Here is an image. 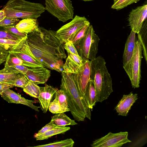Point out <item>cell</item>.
<instances>
[{
	"instance_id": "b9f144b4",
	"label": "cell",
	"mask_w": 147,
	"mask_h": 147,
	"mask_svg": "<svg viewBox=\"0 0 147 147\" xmlns=\"http://www.w3.org/2000/svg\"><path fill=\"white\" fill-rule=\"evenodd\" d=\"M9 53V51L3 47H0V54L7 55Z\"/></svg>"
},
{
	"instance_id": "ffe728a7",
	"label": "cell",
	"mask_w": 147,
	"mask_h": 147,
	"mask_svg": "<svg viewBox=\"0 0 147 147\" xmlns=\"http://www.w3.org/2000/svg\"><path fill=\"white\" fill-rule=\"evenodd\" d=\"M19 73L13 67L5 65L3 69L0 70V83L13 85L17 75Z\"/></svg>"
},
{
	"instance_id": "83f0119b",
	"label": "cell",
	"mask_w": 147,
	"mask_h": 147,
	"mask_svg": "<svg viewBox=\"0 0 147 147\" xmlns=\"http://www.w3.org/2000/svg\"><path fill=\"white\" fill-rule=\"evenodd\" d=\"M17 65L25 66L24 62L22 60L14 54L9 53L6 58L5 65L8 67H13Z\"/></svg>"
},
{
	"instance_id": "9c48e42d",
	"label": "cell",
	"mask_w": 147,
	"mask_h": 147,
	"mask_svg": "<svg viewBox=\"0 0 147 147\" xmlns=\"http://www.w3.org/2000/svg\"><path fill=\"white\" fill-rule=\"evenodd\" d=\"M128 132L116 133L109 132L108 134L95 140L91 145L92 147H120L131 141L128 138Z\"/></svg>"
},
{
	"instance_id": "1f68e13d",
	"label": "cell",
	"mask_w": 147,
	"mask_h": 147,
	"mask_svg": "<svg viewBox=\"0 0 147 147\" xmlns=\"http://www.w3.org/2000/svg\"><path fill=\"white\" fill-rule=\"evenodd\" d=\"M20 41L0 38V47L9 51Z\"/></svg>"
},
{
	"instance_id": "ab89813d",
	"label": "cell",
	"mask_w": 147,
	"mask_h": 147,
	"mask_svg": "<svg viewBox=\"0 0 147 147\" xmlns=\"http://www.w3.org/2000/svg\"><path fill=\"white\" fill-rule=\"evenodd\" d=\"M14 86L13 85L11 84L0 83V95L1 96L6 90L13 88Z\"/></svg>"
},
{
	"instance_id": "9a60e30c",
	"label": "cell",
	"mask_w": 147,
	"mask_h": 147,
	"mask_svg": "<svg viewBox=\"0 0 147 147\" xmlns=\"http://www.w3.org/2000/svg\"><path fill=\"white\" fill-rule=\"evenodd\" d=\"M24 74L28 80L37 85L45 84L47 81L50 76L51 71L44 67H37L29 68Z\"/></svg>"
},
{
	"instance_id": "f1b7e54d",
	"label": "cell",
	"mask_w": 147,
	"mask_h": 147,
	"mask_svg": "<svg viewBox=\"0 0 147 147\" xmlns=\"http://www.w3.org/2000/svg\"><path fill=\"white\" fill-rule=\"evenodd\" d=\"M140 0H114L111 8L119 10L122 9L129 5L136 3Z\"/></svg>"
},
{
	"instance_id": "4316f807",
	"label": "cell",
	"mask_w": 147,
	"mask_h": 147,
	"mask_svg": "<svg viewBox=\"0 0 147 147\" xmlns=\"http://www.w3.org/2000/svg\"><path fill=\"white\" fill-rule=\"evenodd\" d=\"M55 94V97L58 101L62 109V112L69 111L66 96L64 91L61 89L57 90Z\"/></svg>"
},
{
	"instance_id": "484cf974",
	"label": "cell",
	"mask_w": 147,
	"mask_h": 147,
	"mask_svg": "<svg viewBox=\"0 0 147 147\" xmlns=\"http://www.w3.org/2000/svg\"><path fill=\"white\" fill-rule=\"evenodd\" d=\"M74 142L71 138L35 146L37 147H72Z\"/></svg>"
},
{
	"instance_id": "7c38bea8",
	"label": "cell",
	"mask_w": 147,
	"mask_h": 147,
	"mask_svg": "<svg viewBox=\"0 0 147 147\" xmlns=\"http://www.w3.org/2000/svg\"><path fill=\"white\" fill-rule=\"evenodd\" d=\"M147 16L146 2L143 5L132 9L128 16V21L131 30L138 34Z\"/></svg>"
},
{
	"instance_id": "6da1fadb",
	"label": "cell",
	"mask_w": 147,
	"mask_h": 147,
	"mask_svg": "<svg viewBox=\"0 0 147 147\" xmlns=\"http://www.w3.org/2000/svg\"><path fill=\"white\" fill-rule=\"evenodd\" d=\"M27 41L34 57L43 67L61 71L66 57L63 42L56 32L40 27L28 34Z\"/></svg>"
},
{
	"instance_id": "e0dca14e",
	"label": "cell",
	"mask_w": 147,
	"mask_h": 147,
	"mask_svg": "<svg viewBox=\"0 0 147 147\" xmlns=\"http://www.w3.org/2000/svg\"><path fill=\"white\" fill-rule=\"evenodd\" d=\"M138 98V94L131 92L127 95H123L115 109L118 115L126 116L131 107Z\"/></svg>"
},
{
	"instance_id": "ac0fdd59",
	"label": "cell",
	"mask_w": 147,
	"mask_h": 147,
	"mask_svg": "<svg viewBox=\"0 0 147 147\" xmlns=\"http://www.w3.org/2000/svg\"><path fill=\"white\" fill-rule=\"evenodd\" d=\"M40 93L38 98L43 112L46 113L48 109L50 102L53 96L58 90L57 88L45 84L44 87H40Z\"/></svg>"
},
{
	"instance_id": "e575fe53",
	"label": "cell",
	"mask_w": 147,
	"mask_h": 147,
	"mask_svg": "<svg viewBox=\"0 0 147 147\" xmlns=\"http://www.w3.org/2000/svg\"><path fill=\"white\" fill-rule=\"evenodd\" d=\"M0 38L10 39L16 41H21L22 40L9 33L4 29L3 27L1 26H0Z\"/></svg>"
},
{
	"instance_id": "60d3db41",
	"label": "cell",
	"mask_w": 147,
	"mask_h": 147,
	"mask_svg": "<svg viewBox=\"0 0 147 147\" xmlns=\"http://www.w3.org/2000/svg\"><path fill=\"white\" fill-rule=\"evenodd\" d=\"M6 17L5 13L3 9L0 10V22L2 21Z\"/></svg>"
},
{
	"instance_id": "f35d334b",
	"label": "cell",
	"mask_w": 147,
	"mask_h": 147,
	"mask_svg": "<svg viewBox=\"0 0 147 147\" xmlns=\"http://www.w3.org/2000/svg\"><path fill=\"white\" fill-rule=\"evenodd\" d=\"M20 73L24 74L28 70L29 68L23 65H17L13 66Z\"/></svg>"
},
{
	"instance_id": "5bb4252c",
	"label": "cell",
	"mask_w": 147,
	"mask_h": 147,
	"mask_svg": "<svg viewBox=\"0 0 147 147\" xmlns=\"http://www.w3.org/2000/svg\"><path fill=\"white\" fill-rule=\"evenodd\" d=\"M1 96L3 99L9 103L23 104L30 107L36 111H39L38 109L40 107L33 104L38 101L26 99L22 96L20 94L16 92L10 88L5 90Z\"/></svg>"
},
{
	"instance_id": "3957f363",
	"label": "cell",
	"mask_w": 147,
	"mask_h": 147,
	"mask_svg": "<svg viewBox=\"0 0 147 147\" xmlns=\"http://www.w3.org/2000/svg\"><path fill=\"white\" fill-rule=\"evenodd\" d=\"M91 80L94 85L97 102L107 99L113 91L112 79L104 58L98 56L90 60Z\"/></svg>"
},
{
	"instance_id": "44dd1931",
	"label": "cell",
	"mask_w": 147,
	"mask_h": 147,
	"mask_svg": "<svg viewBox=\"0 0 147 147\" xmlns=\"http://www.w3.org/2000/svg\"><path fill=\"white\" fill-rule=\"evenodd\" d=\"M84 97L88 106L92 111L93 107L97 102L95 86L91 80L89 82L86 86Z\"/></svg>"
},
{
	"instance_id": "603a6c76",
	"label": "cell",
	"mask_w": 147,
	"mask_h": 147,
	"mask_svg": "<svg viewBox=\"0 0 147 147\" xmlns=\"http://www.w3.org/2000/svg\"><path fill=\"white\" fill-rule=\"evenodd\" d=\"M70 129V127H57L42 134H37L35 133L34 136L37 140L47 139L53 136L63 133Z\"/></svg>"
},
{
	"instance_id": "d6a6232c",
	"label": "cell",
	"mask_w": 147,
	"mask_h": 147,
	"mask_svg": "<svg viewBox=\"0 0 147 147\" xmlns=\"http://www.w3.org/2000/svg\"><path fill=\"white\" fill-rule=\"evenodd\" d=\"M48 109L53 114H57L62 113V110L60 104L57 98L55 97L53 100L50 102Z\"/></svg>"
},
{
	"instance_id": "30bf717a",
	"label": "cell",
	"mask_w": 147,
	"mask_h": 147,
	"mask_svg": "<svg viewBox=\"0 0 147 147\" xmlns=\"http://www.w3.org/2000/svg\"><path fill=\"white\" fill-rule=\"evenodd\" d=\"M142 46L138 40L135 46L131 63L132 79L131 85L134 88L139 87L141 79V62L143 58Z\"/></svg>"
},
{
	"instance_id": "52a82bcc",
	"label": "cell",
	"mask_w": 147,
	"mask_h": 147,
	"mask_svg": "<svg viewBox=\"0 0 147 147\" xmlns=\"http://www.w3.org/2000/svg\"><path fill=\"white\" fill-rule=\"evenodd\" d=\"M90 22L84 16L75 15L72 20L56 32L57 36L63 43L70 40L76 34Z\"/></svg>"
},
{
	"instance_id": "5b68a950",
	"label": "cell",
	"mask_w": 147,
	"mask_h": 147,
	"mask_svg": "<svg viewBox=\"0 0 147 147\" xmlns=\"http://www.w3.org/2000/svg\"><path fill=\"white\" fill-rule=\"evenodd\" d=\"M100 38L92 25H90L85 34L78 43L75 45L79 55L83 60H93L98 51Z\"/></svg>"
},
{
	"instance_id": "277c9868",
	"label": "cell",
	"mask_w": 147,
	"mask_h": 147,
	"mask_svg": "<svg viewBox=\"0 0 147 147\" xmlns=\"http://www.w3.org/2000/svg\"><path fill=\"white\" fill-rule=\"evenodd\" d=\"M2 9L6 17L23 19H37L46 10L42 4L25 0H9Z\"/></svg>"
},
{
	"instance_id": "d590c367",
	"label": "cell",
	"mask_w": 147,
	"mask_h": 147,
	"mask_svg": "<svg viewBox=\"0 0 147 147\" xmlns=\"http://www.w3.org/2000/svg\"><path fill=\"white\" fill-rule=\"evenodd\" d=\"M17 18L6 17L0 22V26L5 27L11 26H15L20 21Z\"/></svg>"
},
{
	"instance_id": "d4e9b609",
	"label": "cell",
	"mask_w": 147,
	"mask_h": 147,
	"mask_svg": "<svg viewBox=\"0 0 147 147\" xmlns=\"http://www.w3.org/2000/svg\"><path fill=\"white\" fill-rule=\"evenodd\" d=\"M23 91L31 97L38 98L40 93V87L32 81L28 80V82L23 88Z\"/></svg>"
},
{
	"instance_id": "7a4b0ae2",
	"label": "cell",
	"mask_w": 147,
	"mask_h": 147,
	"mask_svg": "<svg viewBox=\"0 0 147 147\" xmlns=\"http://www.w3.org/2000/svg\"><path fill=\"white\" fill-rule=\"evenodd\" d=\"M62 76L60 89L66 96L68 107L74 119L83 121L86 117L90 120V109L78 88L74 74L61 71Z\"/></svg>"
},
{
	"instance_id": "4dcf8cb0",
	"label": "cell",
	"mask_w": 147,
	"mask_h": 147,
	"mask_svg": "<svg viewBox=\"0 0 147 147\" xmlns=\"http://www.w3.org/2000/svg\"><path fill=\"white\" fill-rule=\"evenodd\" d=\"M90 23L88 24L79 30L73 37L70 40L72 41L75 45H77L85 35L90 26Z\"/></svg>"
},
{
	"instance_id": "74e56055",
	"label": "cell",
	"mask_w": 147,
	"mask_h": 147,
	"mask_svg": "<svg viewBox=\"0 0 147 147\" xmlns=\"http://www.w3.org/2000/svg\"><path fill=\"white\" fill-rule=\"evenodd\" d=\"M57 127L50 121L39 130L37 133L36 134H42Z\"/></svg>"
},
{
	"instance_id": "4fadbf2b",
	"label": "cell",
	"mask_w": 147,
	"mask_h": 147,
	"mask_svg": "<svg viewBox=\"0 0 147 147\" xmlns=\"http://www.w3.org/2000/svg\"><path fill=\"white\" fill-rule=\"evenodd\" d=\"M90 63V61L88 59L83 60L82 71L78 74H74L78 88L85 100L84 95L86 89L88 82L91 80Z\"/></svg>"
},
{
	"instance_id": "7402d4cb",
	"label": "cell",
	"mask_w": 147,
	"mask_h": 147,
	"mask_svg": "<svg viewBox=\"0 0 147 147\" xmlns=\"http://www.w3.org/2000/svg\"><path fill=\"white\" fill-rule=\"evenodd\" d=\"M64 113L56 114L52 117L51 121L57 127H64L68 125L77 124L74 120L68 117Z\"/></svg>"
},
{
	"instance_id": "f546056e",
	"label": "cell",
	"mask_w": 147,
	"mask_h": 147,
	"mask_svg": "<svg viewBox=\"0 0 147 147\" xmlns=\"http://www.w3.org/2000/svg\"><path fill=\"white\" fill-rule=\"evenodd\" d=\"M28 80L23 74L19 73L16 76L13 83L14 86L24 88L27 84Z\"/></svg>"
},
{
	"instance_id": "8992f818",
	"label": "cell",
	"mask_w": 147,
	"mask_h": 147,
	"mask_svg": "<svg viewBox=\"0 0 147 147\" xmlns=\"http://www.w3.org/2000/svg\"><path fill=\"white\" fill-rule=\"evenodd\" d=\"M45 10L63 22L74 18V8L70 0H45Z\"/></svg>"
},
{
	"instance_id": "8d00e7d4",
	"label": "cell",
	"mask_w": 147,
	"mask_h": 147,
	"mask_svg": "<svg viewBox=\"0 0 147 147\" xmlns=\"http://www.w3.org/2000/svg\"><path fill=\"white\" fill-rule=\"evenodd\" d=\"M64 47L67 53L79 55L74 45L71 40H69L64 43Z\"/></svg>"
},
{
	"instance_id": "cb8c5ba5",
	"label": "cell",
	"mask_w": 147,
	"mask_h": 147,
	"mask_svg": "<svg viewBox=\"0 0 147 147\" xmlns=\"http://www.w3.org/2000/svg\"><path fill=\"white\" fill-rule=\"evenodd\" d=\"M138 40L141 43L142 47V53L145 61L147 62V21L143 23L140 32L137 34Z\"/></svg>"
},
{
	"instance_id": "ba28073f",
	"label": "cell",
	"mask_w": 147,
	"mask_h": 147,
	"mask_svg": "<svg viewBox=\"0 0 147 147\" xmlns=\"http://www.w3.org/2000/svg\"><path fill=\"white\" fill-rule=\"evenodd\" d=\"M27 37L23 38L17 44L14 46L9 53H13L22 60L25 66L33 68L43 67L42 64L33 55L29 47Z\"/></svg>"
},
{
	"instance_id": "836d02e7",
	"label": "cell",
	"mask_w": 147,
	"mask_h": 147,
	"mask_svg": "<svg viewBox=\"0 0 147 147\" xmlns=\"http://www.w3.org/2000/svg\"><path fill=\"white\" fill-rule=\"evenodd\" d=\"M3 28L5 30L9 33L22 39L27 37L28 34L19 31L16 27L15 26L3 27Z\"/></svg>"
},
{
	"instance_id": "7bdbcfd3",
	"label": "cell",
	"mask_w": 147,
	"mask_h": 147,
	"mask_svg": "<svg viewBox=\"0 0 147 147\" xmlns=\"http://www.w3.org/2000/svg\"><path fill=\"white\" fill-rule=\"evenodd\" d=\"M7 55L0 54V65L5 61Z\"/></svg>"
},
{
	"instance_id": "d6986e66",
	"label": "cell",
	"mask_w": 147,
	"mask_h": 147,
	"mask_svg": "<svg viewBox=\"0 0 147 147\" xmlns=\"http://www.w3.org/2000/svg\"><path fill=\"white\" fill-rule=\"evenodd\" d=\"M15 26L19 31L27 34L38 29L39 27L37 19L33 18L23 19Z\"/></svg>"
},
{
	"instance_id": "8fae6325",
	"label": "cell",
	"mask_w": 147,
	"mask_h": 147,
	"mask_svg": "<svg viewBox=\"0 0 147 147\" xmlns=\"http://www.w3.org/2000/svg\"><path fill=\"white\" fill-rule=\"evenodd\" d=\"M136 34L131 30L126 42L123 57V67L130 81L132 79V59L135 46L137 40Z\"/></svg>"
},
{
	"instance_id": "ee69618b",
	"label": "cell",
	"mask_w": 147,
	"mask_h": 147,
	"mask_svg": "<svg viewBox=\"0 0 147 147\" xmlns=\"http://www.w3.org/2000/svg\"><path fill=\"white\" fill-rule=\"evenodd\" d=\"M81 0L82 1H91L94 0Z\"/></svg>"
},
{
	"instance_id": "2e32d148",
	"label": "cell",
	"mask_w": 147,
	"mask_h": 147,
	"mask_svg": "<svg viewBox=\"0 0 147 147\" xmlns=\"http://www.w3.org/2000/svg\"><path fill=\"white\" fill-rule=\"evenodd\" d=\"M67 53L68 57L63 66L64 71L69 73L78 74L82 69L83 60L79 55Z\"/></svg>"
}]
</instances>
